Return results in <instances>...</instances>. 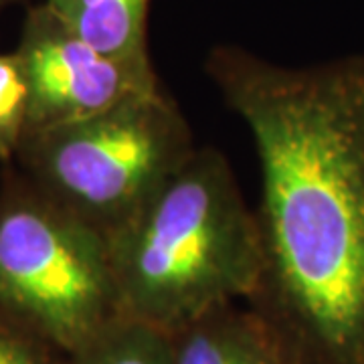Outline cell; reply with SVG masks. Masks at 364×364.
I'll return each mask as SVG.
<instances>
[{"label":"cell","instance_id":"1","mask_svg":"<svg viewBox=\"0 0 364 364\" xmlns=\"http://www.w3.org/2000/svg\"><path fill=\"white\" fill-rule=\"evenodd\" d=\"M208 71L259 160L251 304L304 364H364V55L284 67L221 51Z\"/></svg>","mask_w":364,"mask_h":364},{"label":"cell","instance_id":"2","mask_svg":"<svg viewBox=\"0 0 364 364\" xmlns=\"http://www.w3.org/2000/svg\"><path fill=\"white\" fill-rule=\"evenodd\" d=\"M105 239L122 316L166 334L259 294L257 215L217 148H195Z\"/></svg>","mask_w":364,"mask_h":364},{"label":"cell","instance_id":"3","mask_svg":"<svg viewBox=\"0 0 364 364\" xmlns=\"http://www.w3.org/2000/svg\"><path fill=\"white\" fill-rule=\"evenodd\" d=\"M195 148L178 105L154 90L102 114L26 134L18 156L35 188L107 237Z\"/></svg>","mask_w":364,"mask_h":364},{"label":"cell","instance_id":"4","mask_svg":"<svg viewBox=\"0 0 364 364\" xmlns=\"http://www.w3.org/2000/svg\"><path fill=\"white\" fill-rule=\"evenodd\" d=\"M0 312L65 356L122 316L107 239L39 188L0 203Z\"/></svg>","mask_w":364,"mask_h":364},{"label":"cell","instance_id":"5","mask_svg":"<svg viewBox=\"0 0 364 364\" xmlns=\"http://www.w3.org/2000/svg\"><path fill=\"white\" fill-rule=\"evenodd\" d=\"M14 55L28 90L26 134L95 116L134 95L160 90L152 67L97 51L47 6L31 14Z\"/></svg>","mask_w":364,"mask_h":364},{"label":"cell","instance_id":"6","mask_svg":"<svg viewBox=\"0 0 364 364\" xmlns=\"http://www.w3.org/2000/svg\"><path fill=\"white\" fill-rule=\"evenodd\" d=\"M172 364H304L272 320L249 301L229 304L170 332Z\"/></svg>","mask_w":364,"mask_h":364},{"label":"cell","instance_id":"7","mask_svg":"<svg viewBox=\"0 0 364 364\" xmlns=\"http://www.w3.org/2000/svg\"><path fill=\"white\" fill-rule=\"evenodd\" d=\"M45 6L97 51L126 63L152 67L146 51L148 0H47Z\"/></svg>","mask_w":364,"mask_h":364},{"label":"cell","instance_id":"8","mask_svg":"<svg viewBox=\"0 0 364 364\" xmlns=\"http://www.w3.org/2000/svg\"><path fill=\"white\" fill-rule=\"evenodd\" d=\"M65 364H172L168 334L119 316Z\"/></svg>","mask_w":364,"mask_h":364},{"label":"cell","instance_id":"9","mask_svg":"<svg viewBox=\"0 0 364 364\" xmlns=\"http://www.w3.org/2000/svg\"><path fill=\"white\" fill-rule=\"evenodd\" d=\"M28 90L16 55H0V158L18 154L26 134Z\"/></svg>","mask_w":364,"mask_h":364},{"label":"cell","instance_id":"10","mask_svg":"<svg viewBox=\"0 0 364 364\" xmlns=\"http://www.w3.org/2000/svg\"><path fill=\"white\" fill-rule=\"evenodd\" d=\"M67 356L39 334L0 312V364H65Z\"/></svg>","mask_w":364,"mask_h":364}]
</instances>
